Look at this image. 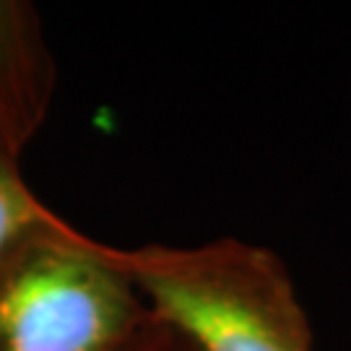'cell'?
I'll return each instance as SVG.
<instances>
[{"instance_id": "277c9868", "label": "cell", "mask_w": 351, "mask_h": 351, "mask_svg": "<svg viewBox=\"0 0 351 351\" xmlns=\"http://www.w3.org/2000/svg\"><path fill=\"white\" fill-rule=\"evenodd\" d=\"M19 156L21 151L13 149L0 133V258L29 229L47 224L58 216L26 185Z\"/></svg>"}, {"instance_id": "6da1fadb", "label": "cell", "mask_w": 351, "mask_h": 351, "mask_svg": "<svg viewBox=\"0 0 351 351\" xmlns=\"http://www.w3.org/2000/svg\"><path fill=\"white\" fill-rule=\"evenodd\" d=\"M112 261L136 287L154 320L193 351H313V330L287 265L242 239L193 247H114Z\"/></svg>"}, {"instance_id": "3957f363", "label": "cell", "mask_w": 351, "mask_h": 351, "mask_svg": "<svg viewBox=\"0 0 351 351\" xmlns=\"http://www.w3.org/2000/svg\"><path fill=\"white\" fill-rule=\"evenodd\" d=\"M55 78L37 8L24 0H0V133L16 151H24L45 125Z\"/></svg>"}, {"instance_id": "7a4b0ae2", "label": "cell", "mask_w": 351, "mask_h": 351, "mask_svg": "<svg viewBox=\"0 0 351 351\" xmlns=\"http://www.w3.org/2000/svg\"><path fill=\"white\" fill-rule=\"evenodd\" d=\"M149 320L104 242L63 216L0 258V351H120Z\"/></svg>"}, {"instance_id": "5b68a950", "label": "cell", "mask_w": 351, "mask_h": 351, "mask_svg": "<svg viewBox=\"0 0 351 351\" xmlns=\"http://www.w3.org/2000/svg\"><path fill=\"white\" fill-rule=\"evenodd\" d=\"M120 351H193V346L169 326L151 317Z\"/></svg>"}]
</instances>
